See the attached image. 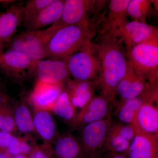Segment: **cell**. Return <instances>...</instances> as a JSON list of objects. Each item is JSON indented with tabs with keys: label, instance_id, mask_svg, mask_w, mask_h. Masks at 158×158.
<instances>
[{
	"label": "cell",
	"instance_id": "cell-1",
	"mask_svg": "<svg viewBox=\"0 0 158 158\" xmlns=\"http://www.w3.org/2000/svg\"><path fill=\"white\" fill-rule=\"evenodd\" d=\"M94 44L101 64L98 80L102 95L115 103L116 90L127 70L128 61L122 43L110 33L100 34Z\"/></svg>",
	"mask_w": 158,
	"mask_h": 158
},
{
	"label": "cell",
	"instance_id": "cell-2",
	"mask_svg": "<svg viewBox=\"0 0 158 158\" xmlns=\"http://www.w3.org/2000/svg\"><path fill=\"white\" fill-rule=\"evenodd\" d=\"M94 34L91 27L87 26H67L58 29L47 44L48 58L66 60L91 44Z\"/></svg>",
	"mask_w": 158,
	"mask_h": 158
},
{
	"label": "cell",
	"instance_id": "cell-3",
	"mask_svg": "<svg viewBox=\"0 0 158 158\" xmlns=\"http://www.w3.org/2000/svg\"><path fill=\"white\" fill-rule=\"evenodd\" d=\"M128 62L136 73L151 84H158V37L126 48Z\"/></svg>",
	"mask_w": 158,
	"mask_h": 158
},
{
	"label": "cell",
	"instance_id": "cell-4",
	"mask_svg": "<svg viewBox=\"0 0 158 158\" xmlns=\"http://www.w3.org/2000/svg\"><path fill=\"white\" fill-rule=\"evenodd\" d=\"M58 29L52 25L44 30L23 32L8 43L9 49L21 52L34 61L47 59V44Z\"/></svg>",
	"mask_w": 158,
	"mask_h": 158
},
{
	"label": "cell",
	"instance_id": "cell-5",
	"mask_svg": "<svg viewBox=\"0 0 158 158\" xmlns=\"http://www.w3.org/2000/svg\"><path fill=\"white\" fill-rule=\"evenodd\" d=\"M69 71L73 80L97 81L101 72V64L93 43L74 53L65 60Z\"/></svg>",
	"mask_w": 158,
	"mask_h": 158
},
{
	"label": "cell",
	"instance_id": "cell-6",
	"mask_svg": "<svg viewBox=\"0 0 158 158\" xmlns=\"http://www.w3.org/2000/svg\"><path fill=\"white\" fill-rule=\"evenodd\" d=\"M35 62L21 52L8 49L0 57V71L12 81L22 83L33 76Z\"/></svg>",
	"mask_w": 158,
	"mask_h": 158
},
{
	"label": "cell",
	"instance_id": "cell-7",
	"mask_svg": "<svg viewBox=\"0 0 158 158\" xmlns=\"http://www.w3.org/2000/svg\"><path fill=\"white\" fill-rule=\"evenodd\" d=\"M112 121L110 117L91 123L81 128L82 158H94L103 148Z\"/></svg>",
	"mask_w": 158,
	"mask_h": 158
},
{
	"label": "cell",
	"instance_id": "cell-8",
	"mask_svg": "<svg viewBox=\"0 0 158 158\" xmlns=\"http://www.w3.org/2000/svg\"><path fill=\"white\" fill-rule=\"evenodd\" d=\"M99 2L92 0H65L61 17L52 25L58 29L71 25L90 27L89 18L96 10Z\"/></svg>",
	"mask_w": 158,
	"mask_h": 158
},
{
	"label": "cell",
	"instance_id": "cell-9",
	"mask_svg": "<svg viewBox=\"0 0 158 158\" xmlns=\"http://www.w3.org/2000/svg\"><path fill=\"white\" fill-rule=\"evenodd\" d=\"M112 34L129 48L158 37V31L147 23L127 20Z\"/></svg>",
	"mask_w": 158,
	"mask_h": 158
},
{
	"label": "cell",
	"instance_id": "cell-10",
	"mask_svg": "<svg viewBox=\"0 0 158 158\" xmlns=\"http://www.w3.org/2000/svg\"><path fill=\"white\" fill-rule=\"evenodd\" d=\"M70 76L65 60L47 58L35 62L33 76L37 81L64 86Z\"/></svg>",
	"mask_w": 158,
	"mask_h": 158
},
{
	"label": "cell",
	"instance_id": "cell-11",
	"mask_svg": "<svg viewBox=\"0 0 158 158\" xmlns=\"http://www.w3.org/2000/svg\"><path fill=\"white\" fill-rule=\"evenodd\" d=\"M158 100V84L150 83L139 96L127 99L121 98L116 104L115 115L119 122L131 124L136 113L143 105Z\"/></svg>",
	"mask_w": 158,
	"mask_h": 158
},
{
	"label": "cell",
	"instance_id": "cell-12",
	"mask_svg": "<svg viewBox=\"0 0 158 158\" xmlns=\"http://www.w3.org/2000/svg\"><path fill=\"white\" fill-rule=\"evenodd\" d=\"M110 104L102 95L94 96L70 122L71 126L74 129H81L86 125L109 117Z\"/></svg>",
	"mask_w": 158,
	"mask_h": 158
},
{
	"label": "cell",
	"instance_id": "cell-13",
	"mask_svg": "<svg viewBox=\"0 0 158 158\" xmlns=\"http://www.w3.org/2000/svg\"><path fill=\"white\" fill-rule=\"evenodd\" d=\"M64 86L37 81L28 97L29 103L34 110L51 112Z\"/></svg>",
	"mask_w": 158,
	"mask_h": 158
},
{
	"label": "cell",
	"instance_id": "cell-14",
	"mask_svg": "<svg viewBox=\"0 0 158 158\" xmlns=\"http://www.w3.org/2000/svg\"><path fill=\"white\" fill-rule=\"evenodd\" d=\"M131 125L136 134L158 136V102L143 105L136 113Z\"/></svg>",
	"mask_w": 158,
	"mask_h": 158
},
{
	"label": "cell",
	"instance_id": "cell-15",
	"mask_svg": "<svg viewBox=\"0 0 158 158\" xmlns=\"http://www.w3.org/2000/svg\"><path fill=\"white\" fill-rule=\"evenodd\" d=\"M24 4L22 1L16 2L0 13V41L3 43L10 41L22 23Z\"/></svg>",
	"mask_w": 158,
	"mask_h": 158
},
{
	"label": "cell",
	"instance_id": "cell-16",
	"mask_svg": "<svg viewBox=\"0 0 158 158\" xmlns=\"http://www.w3.org/2000/svg\"><path fill=\"white\" fill-rule=\"evenodd\" d=\"M149 84L136 72L128 62L126 73L117 86L116 94L119 95L121 99L134 98L143 93Z\"/></svg>",
	"mask_w": 158,
	"mask_h": 158
},
{
	"label": "cell",
	"instance_id": "cell-17",
	"mask_svg": "<svg viewBox=\"0 0 158 158\" xmlns=\"http://www.w3.org/2000/svg\"><path fill=\"white\" fill-rule=\"evenodd\" d=\"M65 88L75 107L82 109L94 96L98 81H78L69 79Z\"/></svg>",
	"mask_w": 158,
	"mask_h": 158
},
{
	"label": "cell",
	"instance_id": "cell-18",
	"mask_svg": "<svg viewBox=\"0 0 158 158\" xmlns=\"http://www.w3.org/2000/svg\"><path fill=\"white\" fill-rule=\"evenodd\" d=\"M51 112L34 110L33 115L34 131L44 143L52 144L59 137L56 121Z\"/></svg>",
	"mask_w": 158,
	"mask_h": 158
},
{
	"label": "cell",
	"instance_id": "cell-19",
	"mask_svg": "<svg viewBox=\"0 0 158 158\" xmlns=\"http://www.w3.org/2000/svg\"><path fill=\"white\" fill-rule=\"evenodd\" d=\"M128 158H158V136L136 134L130 143Z\"/></svg>",
	"mask_w": 158,
	"mask_h": 158
},
{
	"label": "cell",
	"instance_id": "cell-20",
	"mask_svg": "<svg viewBox=\"0 0 158 158\" xmlns=\"http://www.w3.org/2000/svg\"><path fill=\"white\" fill-rule=\"evenodd\" d=\"M65 0H55L42 9L26 24L27 31H37L55 23L61 17Z\"/></svg>",
	"mask_w": 158,
	"mask_h": 158
},
{
	"label": "cell",
	"instance_id": "cell-21",
	"mask_svg": "<svg viewBox=\"0 0 158 158\" xmlns=\"http://www.w3.org/2000/svg\"><path fill=\"white\" fill-rule=\"evenodd\" d=\"M130 0H111L108 5L107 16L104 19L100 34H112L127 20V9Z\"/></svg>",
	"mask_w": 158,
	"mask_h": 158
},
{
	"label": "cell",
	"instance_id": "cell-22",
	"mask_svg": "<svg viewBox=\"0 0 158 158\" xmlns=\"http://www.w3.org/2000/svg\"><path fill=\"white\" fill-rule=\"evenodd\" d=\"M54 144V156L56 158H82L80 142L71 134L59 136Z\"/></svg>",
	"mask_w": 158,
	"mask_h": 158
},
{
	"label": "cell",
	"instance_id": "cell-23",
	"mask_svg": "<svg viewBox=\"0 0 158 158\" xmlns=\"http://www.w3.org/2000/svg\"><path fill=\"white\" fill-rule=\"evenodd\" d=\"M16 130L25 135H31L34 131L33 115L27 106L19 102L13 108Z\"/></svg>",
	"mask_w": 158,
	"mask_h": 158
},
{
	"label": "cell",
	"instance_id": "cell-24",
	"mask_svg": "<svg viewBox=\"0 0 158 158\" xmlns=\"http://www.w3.org/2000/svg\"><path fill=\"white\" fill-rule=\"evenodd\" d=\"M76 108L71 101L65 88L59 94L51 113L65 121L70 122L76 115Z\"/></svg>",
	"mask_w": 158,
	"mask_h": 158
},
{
	"label": "cell",
	"instance_id": "cell-25",
	"mask_svg": "<svg viewBox=\"0 0 158 158\" xmlns=\"http://www.w3.org/2000/svg\"><path fill=\"white\" fill-rule=\"evenodd\" d=\"M30 135L24 137L13 135L6 152L11 157L19 155L28 156L36 141Z\"/></svg>",
	"mask_w": 158,
	"mask_h": 158
},
{
	"label": "cell",
	"instance_id": "cell-26",
	"mask_svg": "<svg viewBox=\"0 0 158 158\" xmlns=\"http://www.w3.org/2000/svg\"><path fill=\"white\" fill-rule=\"evenodd\" d=\"M130 143L129 141L110 126L103 149L107 151L122 154L127 156Z\"/></svg>",
	"mask_w": 158,
	"mask_h": 158
},
{
	"label": "cell",
	"instance_id": "cell-27",
	"mask_svg": "<svg viewBox=\"0 0 158 158\" xmlns=\"http://www.w3.org/2000/svg\"><path fill=\"white\" fill-rule=\"evenodd\" d=\"M152 2L149 0H130L127 9V16L133 20L147 23L152 12Z\"/></svg>",
	"mask_w": 158,
	"mask_h": 158
},
{
	"label": "cell",
	"instance_id": "cell-28",
	"mask_svg": "<svg viewBox=\"0 0 158 158\" xmlns=\"http://www.w3.org/2000/svg\"><path fill=\"white\" fill-rule=\"evenodd\" d=\"M55 0H28L24 2L23 11V25H25L33 18Z\"/></svg>",
	"mask_w": 158,
	"mask_h": 158
},
{
	"label": "cell",
	"instance_id": "cell-29",
	"mask_svg": "<svg viewBox=\"0 0 158 158\" xmlns=\"http://www.w3.org/2000/svg\"><path fill=\"white\" fill-rule=\"evenodd\" d=\"M16 131L13 108L8 103L3 107L2 124L1 131L14 135Z\"/></svg>",
	"mask_w": 158,
	"mask_h": 158
},
{
	"label": "cell",
	"instance_id": "cell-30",
	"mask_svg": "<svg viewBox=\"0 0 158 158\" xmlns=\"http://www.w3.org/2000/svg\"><path fill=\"white\" fill-rule=\"evenodd\" d=\"M54 156L52 144L44 142L39 144L36 142L28 157L29 158H52Z\"/></svg>",
	"mask_w": 158,
	"mask_h": 158
},
{
	"label": "cell",
	"instance_id": "cell-31",
	"mask_svg": "<svg viewBox=\"0 0 158 158\" xmlns=\"http://www.w3.org/2000/svg\"><path fill=\"white\" fill-rule=\"evenodd\" d=\"M13 135L0 131V151L6 152Z\"/></svg>",
	"mask_w": 158,
	"mask_h": 158
},
{
	"label": "cell",
	"instance_id": "cell-32",
	"mask_svg": "<svg viewBox=\"0 0 158 158\" xmlns=\"http://www.w3.org/2000/svg\"><path fill=\"white\" fill-rule=\"evenodd\" d=\"M94 158H128L127 156L122 154L110 152L103 149Z\"/></svg>",
	"mask_w": 158,
	"mask_h": 158
},
{
	"label": "cell",
	"instance_id": "cell-33",
	"mask_svg": "<svg viewBox=\"0 0 158 158\" xmlns=\"http://www.w3.org/2000/svg\"><path fill=\"white\" fill-rule=\"evenodd\" d=\"M9 103V98L2 90H0V109Z\"/></svg>",
	"mask_w": 158,
	"mask_h": 158
},
{
	"label": "cell",
	"instance_id": "cell-34",
	"mask_svg": "<svg viewBox=\"0 0 158 158\" xmlns=\"http://www.w3.org/2000/svg\"><path fill=\"white\" fill-rule=\"evenodd\" d=\"M4 107L1 108V109H0V131H1V129H2V124L3 109Z\"/></svg>",
	"mask_w": 158,
	"mask_h": 158
},
{
	"label": "cell",
	"instance_id": "cell-35",
	"mask_svg": "<svg viewBox=\"0 0 158 158\" xmlns=\"http://www.w3.org/2000/svg\"><path fill=\"white\" fill-rule=\"evenodd\" d=\"M0 158H11L6 152L0 151Z\"/></svg>",
	"mask_w": 158,
	"mask_h": 158
},
{
	"label": "cell",
	"instance_id": "cell-36",
	"mask_svg": "<svg viewBox=\"0 0 158 158\" xmlns=\"http://www.w3.org/2000/svg\"><path fill=\"white\" fill-rule=\"evenodd\" d=\"M4 43L0 41V57L2 56V54L4 52L3 48H4Z\"/></svg>",
	"mask_w": 158,
	"mask_h": 158
},
{
	"label": "cell",
	"instance_id": "cell-37",
	"mask_svg": "<svg viewBox=\"0 0 158 158\" xmlns=\"http://www.w3.org/2000/svg\"><path fill=\"white\" fill-rule=\"evenodd\" d=\"M11 158H29L28 156L27 155H19L12 157Z\"/></svg>",
	"mask_w": 158,
	"mask_h": 158
},
{
	"label": "cell",
	"instance_id": "cell-38",
	"mask_svg": "<svg viewBox=\"0 0 158 158\" xmlns=\"http://www.w3.org/2000/svg\"><path fill=\"white\" fill-rule=\"evenodd\" d=\"M4 88V84L3 83L2 80L0 77V90H2L3 88Z\"/></svg>",
	"mask_w": 158,
	"mask_h": 158
}]
</instances>
